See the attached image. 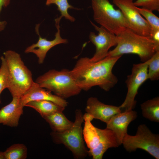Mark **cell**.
Segmentation results:
<instances>
[{"instance_id":"obj_3","label":"cell","mask_w":159,"mask_h":159,"mask_svg":"<svg viewBox=\"0 0 159 159\" xmlns=\"http://www.w3.org/2000/svg\"><path fill=\"white\" fill-rule=\"evenodd\" d=\"M9 73L7 89L12 97H21L30 88L34 83L31 72L25 65L20 55L11 50L3 53Z\"/></svg>"},{"instance_id":"obj_14","label":"cell","mask_w":159,"mask_h":159,"mask_svg":"<svg viewBox=\"0 0 159 159\" xmlns=\"http://www.w3.org/2000/svg\"><path fill=\"white\" fill-rule=\"evenodd\" d=\"M51 92L40 87L34 82L29 90L20 97V103L24 107L27 103L32 101L47 100L52 102L65 108L67 106L68 102L65 99L53 94Z\"/></svg>"},{"instance_id":"obj_1","label":"cell","mask_w":159,"mask_h":159,"mask_svg":"<svg viewBox=\"0 0 159 159\" xmlns=\"http://www.w3.org/2000/svg\"><path fill=\"white\" fill-rule=\"evenodd\" d=\"M121 57L107 56L95 62L87 57H81L70 70L71 74L82 90L87 91L97 86L108 91L117 82L118 79L112 69Z\"/></svg>"},{"instance_id":"obj_16","label":"cell","mask_w":159,"mask_h":159,"mask_svg":"<svg viewBox=\"0 0 159 159\" xmlns=\"http://www.w3.org/2000/svg\"><path fill=\"white\" fill-rule=\"evenodd\" d=\"M100 139L97 145L88 150V154L93 159H102L104 153L109 148H116L118 144L115 135L110 129L98 128Z\"/></svg>"},{"instance_id":"obj_21","label":"cell","mask_w":159,"mask_h":159,"mask_svg":"<svg viewBox=\"0 0 159 159\" xmlns=\"http://www.w3.org/2000/svg\"><path fill=\"white\" fill-rule=\"evenodd\" d=\"M4 152L5 159H25L27 156V149L24 144H15Z\"/></svg>"},{"instance_id":"obj_26","label":"cell","mask_w":159,"mask_h":159,"mask_svg":"<svg viewBox=\"0 0 159 159\" xmlns=\"http://www.w3.org/2000/svg\"><path fill=\"white\" fill-rule=\"evenodd\" d=\"M137 7H140L152 11H159V0H137L133 2Z\"/></svg>"},{"instance_id":"obj_8","label":"cell","mask_w":159,"mask_h":159,"mask_svg":"<svg viewBox=\"0 0 159 159\" xmlns=\"http://www.w3.org/2000/svg\"><path fill=\"white\" fill-rule=\"evenodd\" d=\"M149 59L142 63L133 65L131 74L127 76L125 83L127 88L125 100L120 106L124 111L132 110L135 107L136 101L135 97L138 90L148 78V65Z\"/></svg>"},{"instance_id":"obj_23","label":"cell","mask_w":159,"mask_h":159,"mask_svg":"<svg viewBox=\"0 0 159 159\" xmlns=\"http://www.w3.org/2000/svg\"><path fill=\"white\" fill-rule=\"evenodd\" d=\"M148 79L154 81L159 79V51H156L149 59L148 65Z\"/></svg>"},{"instance_id":"obj_11","label":"cell","mask_w":159,"mask_h":159,"mask_svg":"<svg viewBox=\"0 0 159 159\" xmlns=\"http://www.w3.org/2000/svg\"><path fill=\"white\" fill-rule=\"evenodd\" d=\"M61 19L58 17L55 19L57 31L55 33L54 39L52 40H49L46 38L42 37L39 32V24L36 25L35 30L39 36L38 40L36 43L33 44L27 47L24 52L27 54L32 53L35 54L38 58L39 64L43 63L47 52L52 48L58 44H66L68 42L67 39L62 38L60 35L59 24Z\"/></svg>"},{"instance_id":"obj_17","label":"cell","mask_w":159,"mask_h":159,"mask_svg":"<svg viewBox=\"0 0 159 159\" xmlns=\"http://www.w3.org/2000/svg\"><path fill=\"white\" fill-rule=\"evenodd\" d=\"M84 124L82 129L84 141L89 150L95 148L100 139L98 128L94 126L92 123L94 119L92 116L86 113L83 115Z\"/></svg>"},{"instance_id":"obj_7","label":"cell","mask_w":159,"mask_h":159,"mask_svg":"<svg viewBox=\"0 0 159 159\" xmlns=\"http://www.w3.org/2000/svg\"><path fill=\"white\" fill-rule=\"evenodd\" d=\"M122 144L129 152L140 149L147 152L155 159H159V135L153 133L145 124L139 125L135 135L126 134Z\"/></svg>"},{"instance_id":"obj_29","label":"cell","mask_w":159,"mask_h":159,"mask_svg":"<svg viewBox=\"0 0 159 159\" xmlns=\"http://www.w3.org/2000/svg\"><path fill=\"white\" fill-rule=\"evenodd\" d=\"M7 24V22L6 21H1L0 20V32L4 29Z\"/></svg>"},{"instance_id":"obj_20","label":"cell","mask_w":159,"mask_h":159,"mask_svg":"<svg viewBox=\"0 0 159 159\" xmlns=\"http://www.w3.org/2000/svg\"><path fill=\"white\" fill-rule=\"evenodd\" d=\"M143 116L149 120L159 122V97L148 100L140 105Z\"/></svg>"},{"instance_id":"obj_5","label":"cell","mask_w":159,"mask_h":159,"mask_svg":"<svg viewBox=\"0 0 159 159\" xmlns=\"http://www.w3.org/2000/svg\"><path fill=\"white\" fill-rule=\"evenodd\" d=\"M83 115L81 110H76L75 120L70 128L62 132L52 131L50 134L54 143L64 145L77 159L85 158L88 154L82 134V125L84 122Z\"/></svg>"},{"instance_id":"obj_19","label":"cell","mask_w":159,"mask_h":159,"mask_svg":"<svg viewBox=\"0 0 159 159\" xmlns=\"http://www.w3.org/2000/svg\"><path fill=\"white\" fill-rule=\"evenodd\" d=\"M25 106L32 108L43 117L57 112H63L65 108L48 100H37L27 103Z\"/></svg>"},{"instance_id":"obj_28","label":"cell","mask_w":159,"mask_h":159,"mask_svg":"<svg viewBox=\"0 0 159 159\" xmlns=\"http://www.w3.org/2000/svg\"><path fill=\"white\" fill-rule=\"evenodd\" d=\"M11 0H0V15L3 7H7L10 4Z\"/></svg>"},{"instance_id":"obj_6","label":"cell","mask_w":159,"mask_h":159,"mask_svg":"<svg viewBox=\"0 0 159 159\" xmlns=\"http://www.w3.org/2000/svg\"><path fill=\"white\" fill-rule=\"evenodd\" d=\"M94 20L111 33L117 35L129 28L122 13L116 9L108 0H91Z\"/></svg>"},{"instance_id":"obj_10","label":"cell","mask_w":159,"mask_h":159,"mask_svg":"<svg viewBox=\"0 0 159 159\" xmlns=\"http://www.w3.org/2000/svg\"><path fill=\"white\" fill-rule=\"evenodd\" d=\"M91 24L98 32L97 35L91 32L89 35L90 42L95 46V52L93 56L90 58L93 62L101 60L106 57L109 49L117 44V37L104 27H99L90 21Z\"/></svg>"},{"instance_id":"obj_30","label":"cell","mask_w":159,"mask_h":159,"mask_svg":"<svg viewBox=\"0 0 159 159\" xmlns=\"http://www.w3.org/2000/svg\"><path fill=\"white\" fill-rule=\"evenodd\" d=\"M0 159H5L4 152L0 151Z\"/></svg>"},{"instance_id":"obj_12","label":"cell","mask_w":159,"mask_h":159,"mask_svg":"<svg viewBox=\"0 0 159 159\" xmlns=\"http://www.w3.org/2000/svg\"><path fill=\"white\" fill-rule=\"evenodd\" d=\"M137 117L136 112L132 110L124 111L113 116L106 124V128L112 130L116 137L119 146L127 133L128 126Z\"/></svg>"},{"instance_id":"obj_13","label":"cell","mask_w":159,"mask_h":159,"mask_svg":"<svg viewBox=\"0 0 159 159\" xmlns=\"http://www.w3.org/2000/svg\"><path fill=\"white\" fill-rule=\"evenodd\" d=\"M85 111L92 116L106 123L115 114L121 112L120 106L106 105L95 97H91L87 100Z\"/></svg>"},{"instance_id":"obj_24","label":"cell","mask_w":159,"mask_h":159,"mask_svg":"<svg viewBox=\"0 0 159 159\" xmlns=\"http://www.w3.org/2000/svg\"><path fill=\"white\" fill-rule=\"evenodd\" d=\"M137 8L140 13L149 24L152 29V32L159 30V17L150 10L137 6Z\"/></svg>"},{"instance_id":"obj_2","label":"cell","mask_w":159,"mask_h":159,"mask_svg":"<svg viewBox=\"0 0 159 159\" xmlns=\"http://www.w3.org/2000/svg\"><path fill=\"white\" fill-rule=\"evenodd\" d=\"M116 36V47L109 51L106 57L135 54L139 56L141 61L144 62L156 52L154 43L151 37L138 34L129 28L125 29Z\"/></svg>"},{"instance_id":"obj_25","label":"cell","mask_w":159,"mask_h":159,"mask_svg":"<svg viewBox=\"0 0 159 159\" xmlns=\"http://www.w3.org/2000/svg\"><path fill=\"white\" fill-rule=\"evenodd\" d=\"M0 59L1 64L0 67V96L2 91L5 88H7L9 86V73L6 62L3 56H1Z\"/></svg>"},{"instance_id":"obj_4","label":"cell","mask_w":159,"mask_h":159,"mask_svg":"<svg viewBox=\"0 0 159 159\" xmlns=\"http://www.w3.org/2000/svg\"><path fill=\"white\" fill-rule=\"evenodd\" d=\"M35 82L40 87L64 99L78 95L82 90L72 77L70 70L66 69L60 71L49 70L38 77Z\"/></svg>"},{"instance_id":"obj_27","label":"cell","mask_w":159,"mask_h":159,"mask_svg":"<svg viewBox=\"0 0 159 159\" xmlns=\"http://www.w3.org/2000/svg\"><path fill=\"white\" fill-rule=\"evenodd\" d=\"M151 38L154 43L156 51H159V30L152 32Z\"/></svg>"},{"instance_id":"obj_31","label":"cell","mask_w":159,"mask_h":159,"mask_svg":"<svg viewBox=\"0 0 159 159\" xmlns=\"http://www.w3.org/2000/svg\"><path fill=\"white\" fill-rule=\"evenodd\" d=\"M129 0V1H132L133 0Z\"/></svg>"},{"instance_id":"obj_15","label":"cell","mask_w":159,"mask_h":159,"mask_svg":"<svg viewBox=\"0 0 159 159\" xmlns=\"http://www.w3.org/2000/svg\"><path fill=\"white\" fill-rule=\"evenodd\" d=\"M20 99L19 97H13L11 102L0 110V124L11 127L18 126L23 112Z\"/></svg>"},{"instance_id":"obj_18","label":"cell","mask_w":159,"mask_h":159,"mask_svg":"<svg viewBox=\"0 0 159 159\" xmlns=\"http://www.w3.org/2000/svg\"><path fill=\"white\" fill-rule=\"evenodd\" d=\"M63 112H57L42 117L49 124L52 131L62 132L70 128L73 122L69 120Z\"/></svg>"},{"instance_id":"obj_9","label":"cell","mask_w":159,"mask_h":159,"mask_svg":"<svg viewBox=\"0 0 159 159\" xmlns=\"http://www.w3.org/2000/svg\"><path fill=\"white\" fill-rule=\"evenodd\" d=\"M112 2L122 13L128 23L129 29L138 34L151 38L150 26L140 13L132 1L113 0Z\"/></svg>"},{"instance_id":"obj_22","label":"cell","mask_w":159,"mask_h":159,"mask_svg":"<svg viewBox=\"0 0 159 159\" xmlns=\"http://www.w3.org/2000/svg\"><path fill=\"white\" fill-rule=\"evenodd\" d=\"M52 4L56 5L57 7V10L60 12L61 15L59 17L62 19L64 17L65 19L71 22H74L75 20V18L71 16L68 13L69 9H79L75 8L70 4L68 0H47L46 4L49 6Z\"/></svg>"}]
</instances>
